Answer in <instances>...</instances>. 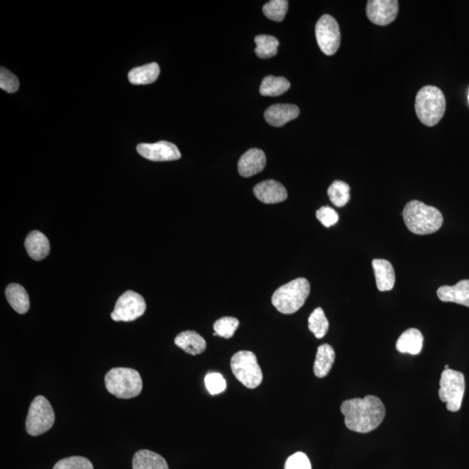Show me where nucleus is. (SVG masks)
Instances as JSON below:
<instances>
[{
	"mask_svg": "<svg viewBox=\"0 0 469 469\" xmlns=\"http://www.w3.org/2000/svg\"><path fill=\"white\" fill-rule=\"evenodd\" d=\"M238 326H239V321L237 318L230 316L222 317L214 324V331L217 334V336L230 339L234 336Z\"/></svg>",
	"mask_w": 469,
	"mask_h": 469,
	"instance_id": "c756f323",
	"label": "nucleus"
},
{
	"mask_svg": "<svg viewBox=\"0 0 469 469\" xmlns=\"http://www.w3.org/2000/svg\"><path fill=\"white\" fill-rule=\"evenodd\" d=\"M230 367L236 378L248 388H256L262 383V372L255 354L242 351L234 354Z\"/></svg>",
	"mask_w": 469,
	"mask_h": 469,
	"instance_id": "423d86ee",
	"label": "nucleus"
},
{
	"mask_svg": "<svg viewBox=\"0 0 469 469\" xmlns=\"http://www.w3.org/2000/svg\"><path fill=\"white\" fill-rule=\"evenodd\" d=\"M317 220L324 225L325 227H331L339 220V215L329 206H324L316 212Z\"/></svg>",
	"mask_w": 469,
	"mask_h": 469,
	"instance_id": "f704fd0d",
	"label": "nucleus"
},
{
	"mask_svg": "<svg viewBox=\"0 0 469 469\" xmlns=\"http://www.w3.org/2000/svg\"><path fill=\"white\" fill-rule=\"evenodd\" d=\"M290 83L285 78L268 76L262 81L260 93L262 96L277 97L289 89Z\"/></svg>",
	"mask_w": 469,
	"mask_h": 469,
	"instance_id": "393cba45",
	"label": "nucleus"
},
{
	"mask_svg": "<svg viewBox=\"0 0 469 469\" xmlns=\"http://www.w3.org/2000/svg\"><path fill=\"white\" fill-rule=\"evenodd\" d=\"M311 292V284L306 278L300 277L281 286L274 292L272 302L278 311L290 315L303 307Z\"/></svg>",
	"mask_w": 469,
	"mask_h": 469,
	"instance_id": "20e7f679",
	"label": "nucleus"
},
{
	"mask_svg": "<svg viewBox=\"0 0 469 469\" xmlns=\"http://www.w3.org/2000/svg\"><path fill=\"white\" fill-rule=\"evenodd\" d=\"M137 150L143 158L154 162H166L178 160L181 153L172 143L160 141L155 144H140Z\"/></svg>",
	"mask_w": 469,
	"mask_h": 469,
	"instance_id": "f8f14e48",
	"label": "nucleus"
},
{
	"mask_svg": "<svg viewBox=\"0 0 469 469\" xmlns=\"http://www.w3.org/2000/svg\"><path fill=\"white\" fill-rule=\"evenodd\" d=\"M175 344L190 355H200L206 349V341L204 337L196 331H187L180 334L175 339Z\"/></svg>",
	"mask_w": 469,
	"mask_h": 469,
	"instance_id": "aec40b11",
	"label": "nucleus"
},
{
	"mask_svg": "<svg viewBox=\"0 0 469 469\" xmlns=\"http://www.w3.org/2000/svg\"><path fill=\"white\" fill-rule=\"evenodd\" d=\"M341 412L345 417L346 427L361 434L375 431L386 414L383 401L375 396L344 401L341 405Z\"/></svg>",
	"mask_w": 469,
	"mask_h": 469,
	"instance_id": "f257e3e1",
	"label": "nucleus"
},
{
	"mask_svg": "<svg viewBox=\"0 0 469 469\" xmlns=\"http://www.w3.org/2000/svg\"><path fill=\"white\" fill-rule=\"evenodd\" d=\"M6 297L11 308L19 314H26L30 309L29 296L25 288L17 284H11L6 289Z\"/></svg>",
	"mask_w": 469,
	"mask_h": 469,
	"instance_id": "5701e85b",
	"label": "nucleus"
},
{
	"mask_svg": "<svg viewBox=\"0 0 469 469\" xmlns=\"http://www.w3.org/2000/svg\"><path fill=\"white\" fill-rule=\"evenodd\" d=\"M336 354L331 345L323 344L318 347L315 364H314V373L318 378H324L331 371Z\"/></svg>",
	"mask_w": 469,
	"mask_h": 469,
	"instance_id": "412c9836",
	"label": "nucleus"
},
{
	"mask_svg": "<svg viewBox=\"0 0 469 469\" xmlns=\"http://www.w3.org/2000/svg\"><path fill=\"white\" fill-rule=\"evenodd\" d=\"M300 110L297 105L277 104L269 107L264 113V118L269 125L282 127L299 116Z\"/></svg>",
	"mask_w": 469,
	"mask_h": 469,
	"instance_id": "2eb2a0df",
	"label": "nucleus"
},
{
	"mask_svg": "<svg viewBox=\"0 0 469 469\" xmlns=\"http://www.w3.org/2000/svg\"><path fill=\"white\" fill-rule=\"evenodd\" d=\"M105 383L107 391L120 399H131L140 395L143 381L135 369L113 368L106 373Z\"/></svg>",
	"mask_w": 469,
	"mask_h": 469,
	"instance_id": "39448f33",
	"label": "nucleus"
},
{
	"mask_svg": "<svg viewBox=\"0 0 469 469\" xmlns=\"http://www.w3.org/2000/svg\"><path fill=\"white\" fill-rule=\"evenodd\" d=\"M265 153L260 149H250L238 161V172L244 177H249L265 168Z\"/></svg>",
	"mask_w": 469,
	"mask_h": 469,
	"instance_id": "4468645a",
	"label": "nucleus"
},
{
	"mask_svg": "<svg viewBox=\"0 0 469 469\" xmlns=\"http://www.w3.org/2000/svg\"><path fill=\"white\" fill-rule=\"evenodd\" d=\"M377 289L380 292H389L396 284V274L391 262L375 259L372 262Z\"/></svg>",
	"mask_w": 469,
	"mask_h": 469,
	"instance_id": "f3484780",
	"label": "nucleus"
},
{
	"mask_svg": "<svg viewBox=\"0 0 469 469\" xmlns=\"http://www.w3.org/2000/svg\"><path fill=\"white\" fill-rule=\"evenodd\" d=\"M19 81L17 77L4 67L0 69V88L8 93H14L19 90Z\"/></svg>",
	"mask_w": 469,
	"mask_h": 469,
	"instance_id": "473e14b6",
	"label": "nucleus"
},
{
	"mask_svg": "<svg viewBox=\"0 0 469 469\" xmlns=\"http://www.w3.org/2000/svg\"><path fill=\"white\" fill-rule=\"evenodd\" d=\"M289 2L287 0H272L265 4L262 11L269 19L273 21H283L287 14Z\"/></svg>",
	"mask_w": 469,
	"mask_h": 469,
	"instance_id": "c85d7f7f",
	"label": "nucleus"
},
{
	"mask_svg": "<svg viewBox=\"0 0 469 469\" xmlns=\"http://www.w3.org/2000/svg\"><path fill=\"white\" fill-rule=\"evenodd\" d=\"M416 113L423 125L435 126L443 118L446 110V99L438 87H423L416 95Z\"/></svg>",
	"mask_w": 469,
	"mask_h": 469,
	"instance_id": "7ed1b4c3",
	"label": "nucleus"
},
{
	"mask_svg": "<svg viewBox=\"0 0 469 469\" xmlns=\"http://www.w3.org/2000/svg\"><path fill=\"white\" fill-rule=\"evenodd\" d=\"M448 368H449L448 365L445 366V368H444V369H448Z\"/></svg>",
	"mask_w": 469,
	"mask_h": 469,
	"instance_id": "c9c22d12",
	"label": "nucleus"
},
{
	"mask_svg": "<svg viewBox=\"0 0 469 469\" xmlns=\"http://www.w3.org/2000/svg\"><path fill=\"white\" fill-rule=\"evenodd\" d=\"M205 383L206 388L210 395H218L226 389V381L220 373H209L205 376Z\"/></svg>",
	"mask_w": 469,
	"mask_h": 469,
	"instance_id": "2f4dec72",
	"label": "nucleus"
},
{
	"mask_svg": "<svg viewBox=\"0 0 469 469\" xmlns=\"http://www.w3.org/2000/svg\"><path fill=\"white\" fill-rule=\"evenodd\" d=\"M398 10L397 0H369L366 14L375 25L384 26L396 21Z\"/></svg>",
	"mask_w": 469,
	"mask_h": 469,
	"instance_id": "9b49d317",
	"label": "nucleus"
},
{
	"mask_svg": "<svg viewBox=\"0 0 469 469\" xmlns=\"http://www.w3.org/2000/svg\"><path fill=\"white\" fill-rule=\"evenodd\" d=\"M318 46L325 55L331 56L339 49L341 33L339 23L331 15L321 16L316 26Z\"/></svg>",
	"mask_w": 469,
	"mask_h": 469,
	"instance_id": "1a4fd4ad",
	"label": "nucleus"
},
{
	"mask_svg": "<svg viewBox=\"0 0 469 469\" xmlns=\"http://www.w3.org/2000/svg\"><path fill=\"white\" fill-rule=\"evenodd\" d=\"M396 349L400 353L419 355L423 347V336L419 329H409L397 340Z\"/></svg>",
	"mask_w": 469,
	"mask_h": 469,
	"instance_id": "6ab92c4d",
	"label": "nucleus"
},
{
	"mask_svg": "<svg viewBox=\"0 0 469 469\" xmlns=\"http://www.w3.org/2000/svg\"><path fill=\"white\" fill-rule=\"evenodd\" d=\"M329 200L337 207H344L351 200V187L343 181L336 180L328 189Z\"/></svg>",
	"mask_w": 469,
	"mask_h": 469,
	"instance_id": "bb28decb",
	"label": "nucleus"
},
{
	"mask_svg": "<svg viewBox=\"0 0 469 469\" xmlns=\"http://www.w3.org/2000/svg\"><path fill=\"white\" fill-rule=\"evenodd\" d=\"M465 377L462 372L444 369L440 376L439 397L446 403L447 409L457 412L462 407L465 393Z\"/></svg>",
	"mask_w": 469,
	"mask_h": 469,
	"instance_id": "6e6552de",
	"label": "nucleus"
},
{
	"mask_svg": "<svg viewBox=\"0 0 469 469\" xmlns=\"http://www.w3.org/2000/svg\"><path fill=\"white\" fill-rule=\"evenodd\" d=\"M53 469H94L90 460L82 456H71L55 464Z\"/></svg>",
	"mask_w": 469,
	"mask_h": 469,
	"instance_id": "7c9ffc66",
	"label": "nucleus"
},
{
	"mask_svg": "<svg viewBox=\"0 0 469 469\" xmlns=\"http://www.w3.org/2000/svg\"><path fill=\"white\" fill-rule=\"evenodd\" d=\"M257 48L255 53L258 58L268 59L277 54L279 41L270 35H259L255 38Z\"/></svg>",
	"mask_w": 469,
	"mask_h": 469,
	"instance_id": "a878e982",
	"label": "nucleus"
},
{
	"mask_svg": "<svg viewBox=\"0 0 469 469\" xmlns=\"http://www.w3.org/2000/svg\"><path fill=\"white\" fill-rule=\"evenodd\" d=\"M133 469H169L164 457L157 453L146 450H139L133 456Z\"/></svg>",
	"mask_w": 469,
	"mask_h": 469,
	"instance_id": "4be33fe9",
	"label": "nucleus"
},
{
	"mask_svg": "<svg viewBox=\"0 0 469 469\" xmlns=\"http://www.w3.org/2000/svg\"><path fill=\"white\" fill-rule=\"evenodd\" d=\"M159 73L160 68L158 63H150L131 70L128 73V78L133 85H149L157 81Z\"/></svg>",
	"mask_w": 469,
	"mask_h": 469,
	"instance_id": "b1692460",
	"label": "nucleus"
},
{
	"mask_svg": "<svg viewBox=\"0 0 469 469\" xmlns=\"http://www.w3.org/2000/svg\"><path fill=\"white\" fill-rule=\"evenodd\" d=\"M145 309L144 297L128 290L118 298L110 316L115 321H133L144 315Z\"/></svg>",
	"mask_w": 469,
	"mask_h": 469,
	"instance_id": "9d476101",
	"label": "nucleus"
},
{
	"mask_svg": "<svg viewBox=\"0 0 469 469\" xmlns=\"http://www.w3.org/2000/svg\"><path fill=\"white\" fill-rule=\"evenodd\" d=\"M55 414L49 401L43 396H36L31 401L26 421L28 434L38 436L53 428Z\"/></svg>",
	"mask_w": 469,
	"mask_h": 469,
	"instance_id": "0eeeda50",
	"label": "nucleus"
},
{
	"mask_svg": "<svg viewBox=\"0 0 469 469\" xmlns=\"http://www.w3.org/2000/svg\"><path fill=\"white\" fill-rule=\"evenodd\" d=\"M254 195L264 204L273 205L287 200L285 187L276 180H266L254 187Z\"/></svg>",
	"mask_w": 469,
	"mask_h": 469,
	"instance_id": "ddd939ff",
	"label": "nucleus"
},
{
	"mask_svg": "<svg viewBox=\"0 0 469 469\" xmlns=\"http://www.w3.org/2000/svg\"><path fill=\"white\" fill-rule=\"evenodd\" d=\"M25 246L28 255L35 261H41L49 255L50 242L48 238L38 230L28 234Z\"/></svg>",
	"mask_w": 469,
	"mask_h": 469,
	"instance_id": "a211bd4d",
	"label": "nucleus"
},
{
	"mask_svg": "<svg viewBox=\"0 0 469 469\" xmlns=\"http://www.w3.org/2000/svg\"><path fill=\"white\" fill-rule=\"evenodd\" d=\"M403 216L409 232L416 234L435 233L442 227L443 222L439 210L418 200L408 202Z\"/></svg>",
	"mask_w": 469,
	"mask_h": 469,
	"instance_id": "f03ea898",
	"label": "nucleus"
},
{
	"mask_svg": "<svg viewBox=\"0 0 469 469\" xmlns=\"http://www.w3.org/2000/svg\"><path fill=\"white\" fill-rule=\"evenodd\" d=\"M309 329L318 339L326 336L329 329V321L321 308H316L309 317Z\"/></svg>",
	"mask_w": 469,
	"mask_h": 469,
	"instance_id": "cd10ccee",
	"label": "nucleus"
},
{
	"mask_svg": "<svg viewBox=\"0 0 469 469\" xmlns=\"http://www.w3.org/2000/svg\"><path fill=\"white\" fill-rule=\"evenodd\" d=\"M468 101H469V94H468Z\"/></svg>",
	"mask_w": 469,
	"mask_h": 469,
	"instance_id": "e433bc0d",
	"label": "nucleus"
},
{
	"mask_svg": "<svg viewBox=\"0 0 469 469\" xmlns=\"http://www.w3.org/2000/svg\"><path fill=\"white\" fill-rule=\"evenodd\" d=\"M439 299L469 307V280H463L454 286L444 285L437 289Z\"/></svg>",
	"mask_w": 469,
	"mask_h": 469,
	"instance_id": "dca6fc26",
	"label": "nucleus"
},
{
	"mask_svg": "<svg viewBox=\"0 0 469 469\" xmlns=\"http://www.w3.org/2000/svg\"><path fill=\"white\" fill-rule=\"evenodd\" d=\"M284 469H312L311 460L303 452H297L286 460Z\"/></svg>",
	"mask_w": 469,
	"mask_h": 469,
	"instance_id": "72a5a7b5",
	"label": "nucleus"
}]
</instances>
